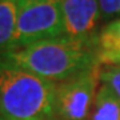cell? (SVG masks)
<instances>
[{"label": "cell", "instance_id": "cell-1", "mask_svg": "<svg viewBox=\"0 0 120 120\" xmlns=\"http://www.w3.org/2000/svg\"><path fill=\"white\" fill-rule=\"evenodd\" d=\"M56 83L0 56V117L55 120Z\"/></svg>", "mask_w": 120, "mask_h": 120}, {"label": "cell", "instance_id": "cell-2", "mask_svg": "<svg viewBox=\"0 0 120 120\" xmlns=\"http://www.w3.org/2000/svg\"><path fill=\"white\" fill-rule=\"evenodd\" d=\"M19 67L60 83L99 67L95 48L67 36L38 41L3 55Z\"/></svg>", "mask_w": 120, "mask_h": 120}, {"label": "cell", "instance_id": "cell-3", "mask_svg": "<svg viewBox=\"0 0 120 120\" xmlns=\"http://www.w3.org/2000/svg\"><path fill=\"white\" fill-rule=\"evenodd\" d=\"M61 36H65V28L59 0H19L11 51Z\"/></svg>", "mask_w": 120, "mask_h": 120}, {"label": "cell", "instance_id": "cell-4", "mask_svg": "<svg viewBox=\"0 0 120 120\" xmlns=\"http://www.w3.org/2000/svg\"><path fill=\"white\" fill-rule=\"evenodd\" d=\"M100 68L56 83L55 120H88L100 86Z\"/></svg>", "mask_w": 120, "mask_h": 120}, {"label": "cell", "instance_id": "cell-5", "mask_svg": "<svg viewBox=\"0 0 120 120\" xmlns=\"http://www.w3.org/2000/svg\"><path fill=\"white\" fill-rule=\"evenodd\" d=\"M65 36L95 48L101 13L99 0H59Z\"/></svg>", "mask_w": 120, "mask_h": 120}, {"label": "cell", "instance_id": "cell-6", "mask_svg": "<svg viewBox=\"0 0 120 120\" xmlns=\"http://www.w3.org/2000/svg\"><path fill=\"white\" fill-rule=\"evenodd\" d=\"M95 55L99 67L120 65V17L100 28L95 44Z\"/></svg>", "mask_w": 120, "mask_h": 120}, {"label": "cell", "instance_id": "cell-7", "mask_svg": "<svg viewBox=\"0 0 120 120\" xmlns=\"http://www.w3.org/2000/svg\"><path fill=\"white\" fill-rule=\"evenodd\" d=\"M19 0L0 1V56L11 51L16 32Z\"/></svg>", "mask_w": 120, "mask_h": 120}, {"label": "cell", "instance_id": "cell-8", "mask_svg": "<svg viewBox=\"0 0 120 120\" xmlns=\"http://www.w3.org/2000/svg\"><path fill=\"white\" fill-rule=\"evenodd\" d=\"M88 120H120V100L103 83L98 88Z\"/></svg>", "mask_w": 120, "mask_h": 120}, {"label": "cell", "instance_id": "cell-9", "mask_svg": "<svg viewBox=\"0 0 120 120\" xmlns=\"http://www.w3.org/2000/svg\"><path fill=\"white\" fill-rule=\"evenodd\" d=\"M99 77H100V83L105 84L120 100V65L119 67H101Z\"/></svg>", "mask_w": 120, "mask_h": 120}, {"label": "cell", "instance_id": "cell-10", "mask_svg": "<svg viewBox=\"0 0 120 120\" xmlns=\"http://www.w3.org/2000/svg\"><path fill=\"white\" fill-rule=\"evenodd\" d=\"M101 20L108 22L120 15V0H99Z\"/></svg>", "mask_w": 120, "mask_h": 120}, {"label": "cell", "instance_id": "cell-11", "mask_svg": "<svg viewBox=\"0 0 120 120\" xmlns=\"http://www.w3.org/2000/svg\"><path fill=\"white\" fill-rule=\"evenodd\" d=\"M0 120H4V119H3V117H0Z\"/></svg>", "mask_w": 120, "mask_h": 120}, {"label": "cell", "instance_id": "cell-12", "mask_svg": "<svg viewBox=\"0 0 120 120\" xmlns=\"http://www.w3.org/2000/svg\"><path fill=\"white\" fill-rule=\"evenodd\" d=\"M0 1H1V0H0Z\"/></svg>", "mask_w": 120, "mask_h": 120}]
</instances>
